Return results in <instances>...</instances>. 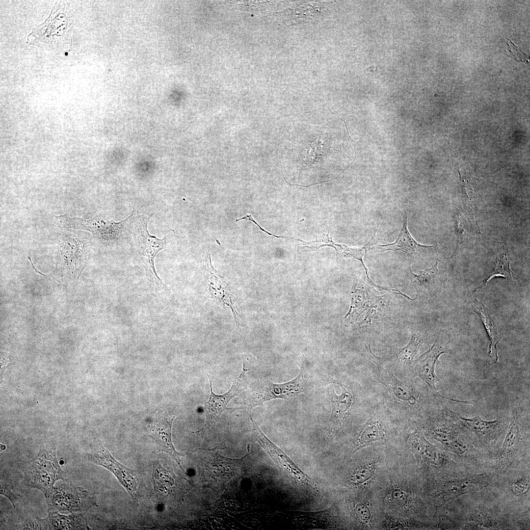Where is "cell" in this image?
<instances>
[{"label":"cell","instance_id":"obj_1","mask_svg":"<svg viewBox=\"0 0 530 530\" xmlns=\"http://www.w3.org/2000/svg\"><path fill=\"white\" fill-rule=\"evenodd\" d=\"M56 449L47 445L42 446L34 458L21 465L25 484L40 490L45 496L52 491L57 480L68 481L57 460Z\"/></svg>","mask_w":530,"mask_h":530},{"label":"cell","instance_id":"obj_2","mask_svg":"<svg viewBox=\"0 0 530 530\" xmlns=\"http://www.w3.org/2000/svg\"><path fill=\"white\" fill-rule=\"evenodd\" d=\"M151 216L140 215L131 225L134 242L132 246L145 269L148 280L157 288L162 289L166 287L156 273L154 259L157 254L164 247L165 238L159 239L149 234L147 224Z\"/></svg>","mask_w":530,"mask_h":530},{"label":"cell","instance_id":"obj_3","mask_svg":"<svg viewBox=\"0 0 530 530\" xmlns=\"http://www.w3.org/2000/svg\"><path fill=\"white\" fill-rule=\"evenodd\" d=\"M87 458L89 461L111 472L133 501L136 502L144 495L146 487L140 474L119 462L101 443L93 447L87 454Z\"/></svg>","mask_w":530,"mask_h":530},{"label":"cell","instance_id":"obj_4","mask_svg":"<svg viewBox=\"0 0 530 530\" xmlns=\"http://www.w3.org/2000/svg\"><path fill=\"white\" fill-rule=\"evenodd\" d=\"M48 510L84 512L97 505L96 496L85 489L64 481L45 496Z\"/></svg>","mask_w":530,"mask_h":530},{"label":"cell","instance_id":"obj_5","mask_svg":"<svg viewBox=\"0 0 530 530\" xmlns=\"http://www.w3.org/2000/svg\"><path fill=\"white\" fill-rule=\"evenodd\" d=\"M304 390V375L301 371L295 378L288 382L275 384L263 381L256 387L250 388L243 405L250 411L265 401L277 398L287 399L298 396Z\"/></svg>","mask_w":530,"mask_h":530},{"label":"cell","instance_id":"obj_6","mask_svg":"<svg viewBox=\"0 0 530 530\" xmlns=\"http://www.w3.org/2000/svg\"><path fill=\"white\" fill-rule=\"evenodd\" d=\"M247 371L248 369L243 362L239 375L235 379L228 391L222 395H216L213 393L212 379L207 374L210 381V394L205 404L206 420L203 427L196 433L203 435L207 430L213 427L219 420L223 412L228 409L227 406L230 401L235 397L239 396L246 388V374Z\"/></svg>","mask_w":530,"mask_h":530},{"label":"cell","instance_id":"obj_7","mask_svg":"<svg viewBox=\"0 0 530 530\" xmlns=\"http://www.w3.org/2000/svg\"><path fill=\"white\" fill-rule=\"evenodd\" d=\"M443 410L446 416L475 434L480 444L484 446L495 443L506 427L505 421L503 419L488 421L478 416L471 418L464 417L445 406Z\"/></svg>","mask_w":530,"mask_h":530},{"label":"cell","instance_id":"obj_8","mask_svg":"<svg viewBox=\"0 0 530 530\" xmlns=\"http://www.w3.org/2000/svg\"><path fill=\"white\" fill-rule=\"evenodd\" d=\"M438 421L430 429L435 439L457 455H462L472 451L473 447L462 426L446 418Z\"/></svg>","mask_w":530,"mask_h":530},{"label":"cell","instance_id":"obj_9","mask_svg":"<svg viewBox=\"0 0 530 530\" xmlns=\"http://www.w3.org/2000/svg\"><path fill=\"white\" fill-rule=\"evenodd\" d=\"M65 227L88 231L98 237L107 240L118 239L130 215L126 219L115 222L99 218L71 217L66 214L56 216Z\"/></svg>","mask_w":530,"mask_h":530},{"label":"cell","instance_id":"obj_10","mask_svg":"<svg viewBox=\"0 0 530 530\" xmlns=\"http://www.w3.org/2000/svg\"><path fill=\"white\" fill-rule=\"evenodd\" d=\"M445 353H450V350L440 332L432 346L414 363L416 375L427 384L433 394L439 396H442L437 392L435 384L440 380L435 372V364L439 356Z\"/></svg>","mask_w":530,"mask_h":530},{"label":"cell","instance_id":"obj_11","mask_svg":"<svg viewBox=\"0 0 530 530\" xmlns=\"http://www.w3.org/2000/svg\"><path fill=\"white\" fill-rule=\"evenodd\" d=\"M490 476L479 474L463 477H452L442 483L437 493L445 503L464 494L477 491L490 483Z\"/></svg>","mask_w":530,"mask_h":530},{"label":"cell","instance_id":"obj_12","mask_svg":"<svg viewBox=\"0 0 530 530\" xmlns=\"http://www.w3.org/2000/svg\"><path fill=\"white\" fill-rule=\"evenodd\" d=\"M525 439L520 423L512 416L504 442L498 454L499 467L507 470L521 455L524 448Z\"/></svg>","mask_w":530,"mask_h":530},{"label":"cell","instance_id":"obj_13","mask_svg":"<svg viewBox=\"0 0 530 530\" xmlns=\"http://www.w3.org/2000/svg\"><path fill=\"white\" fill-rule=\"evenodd\" d=\"M249 417L252 424V432L256 439L274 462L296 479L316 489L307 476L292 462L285 453L265 436L250 414H249Z\"/></svg>","mask_w":530,"mask_h":530},{"label":"cell","instance_id":"obj_14","mask_svg":"<svg viewBox=\"0 0 530 530\" xmlns=\"http://www.w3.org/2000/svg\"><path fill=\"white\" fill-rule=\"evenodd\" d=\"M175 416L167 413L162 414L155 418L149 426L150 436L155 441L159 449L167 453L178 465L180 469L185 473L181 463V456L175 449L171 435V427Z\"/></svg>","mask_w":530,"mask_h":530},{"label":"cell","instance_id":"obj_15","mask_svg":"<svg viewBox=\"0 0 530 530\" xmlns=\"http://www.w3.org/2000/svg\"><path fill=\"white\" fill-rule=\"evenodd\" d=\"M226 446L221 444L212 449H199L204 454L206 466L209 474L212 477H226L231 478L237 475L239 465H241L245 458L250 453V445H248L247 454L239 459L226 457L219 454L217 450L226 449Z\"/></svg>","mask_w":530,"mask_h":530},{"label":"cell","instance_id":"obj_16","mask_svg":"<svg viewBox=\"0 0 530 530\" xmlns=\"http://www.w3.org/2000/svg\"><path fill=\"white\" fill-rule=\"evenodd\" d=\"M436 247L434 245L419 244L412 238L407 229V216L405 212L403 215V226L396 241L390 244H377L371 249L381 252L388 250L400 251L408 257L415 258L431 253L435 250Z\"/></svg>","mask_w":530,"mask_h":530},{"label":"cell","instance_id":"obj_17","mask_svg":"<svg viewBox=\"0 0 530 530\" xmlns=\"http://www.w3.org/2000/svg\"><path fill=\"white\" fill-rule=\"evenodd\" d=\"M471 304L473 311L478 314L482 321L489 337L486 362L489 365L495 364L498 361L497 344L502 337L499 334L496 325L489 315L487 308L476 297L471 301Z\"/></svg>","mask_w":530,"mask_h":530},{"label":"cell","instance_id":"obj_18","mask_svg":"<svg viewBox=\"0 0 530 530\" xmlns=\"http://www.w3.org/2000/svg\"><path fill=\"white\" fill-rule=\"evenodd\" d=\"M438 262L437 258L430 268L420 271L419 275L413 273L410 269L412 281L417 294L432 295L440 289L445 276L438 269Z\"/></svg>","mask_w":530,"mask_h":530},{"label":"cell","instance_id":"obj_19","mask_svg":"<svg viewBox=\"0 0 530 530\" xmlns=\"http://www.w3.org/2000/svg\"><path fill=\"white\" fill-rule=\"evenodd\" d=\"M48 516L43 519L45 530H86L89 527L84 512L72 513L69 515L58 511L48 510Z\"/></svg>","mask_w":530,"mask_h":530},{"label":"cell","instance_id":"obj_20","mask_svg":"<svg viewBox=\"0 0 530 530\" xmlns=\"http://www.w3.org/2000/svg\"><path fill=\"white\" fill-rule=\"evenodd\" d=\"M410 442L420 458L427 464L438 467L448 460L446 455L427 441L420 432L413 434Z\"/></svg>","mask_w":530,"mask_h":530},{"label":"cell","instance_id":"obj_21","mask_svg":"<svg viewBox=\"0 0 530 530\" xmlns=\"http://www.w3.org/2000/svg\"><path fill=\"white\" fill-rule=\"evenodd\" d=\"M496 264L493 271L485 278L481 280L475 288L473 290L472 294L477 290L485 287L488 282L492 278L502 276L506 279L514 281L516 278L514 273L510 270L509 266V256L507 247L503 243L499 242L496 251Z\"/></svg>","mask_w":530,"mask_h":530},{"label":"cell","instance_id":"obj_22","mask_svg":"<svg viewBox=\"0 0 530 530\" xmlns=\"http://www.w3.org/2000/svg\"><path fill=\"white\" fill-rule=\"evenodd\" d=\"M369 353L372 359L377 365L380 372V374L382 382L386 385L390 392L392 393L398 398L404 401H409L410 404H413L420 398L425 397L423 396L417 398L412 395L411 391L404 384L396 378L392 373L384 370L377 357L372 354L370 349Z\"/></svg>","mask_w":530,"mask_h":530},{"label":"cell","instance_id":"obj_23","mask_svg":"<svg viewBox=\"0 0 530 530\" xmlns=\"http://www.w3.org/2000/svg\"><path fill=\"white\" fill-rule=\"evenodd\" d=\"M473 524L480 528L488 529H503L507 528L504 522L500 520L490 509L482 505L477 506L469 518Z\"/></svg>","mask_w":530,"mask_h":530},{"label":"cell","instance_id":"obj_24","mask_svg":"<svg viewBox=\"0 0 530 530\" xmlns=\"http://www.w3.org/2000/svg\"><path fill=\"white\" fill-rule=\"evenodd\" d=\"M411 333V338L409 343L405 346L398 349V356L401 362L406 365H409L413 361L426 336L425 332L422 330H412Z\"/></svg>","mask_w":530,"mask_h":530},{"label":"cell","instance_id":"obj_25","mask_svg":"<svg viewBox=\"0 0 530 530\" xmlns=\"http://www.w3.org/2000/svg\"><path fill=\"white\" fill-rule=\"evenodd\" d=\"M341 387L343 390L342 393L340 395H337L334 390L330 392L332 413L339 418L343 417L344 414L350 407L353 401L351 393L346 390L343 385H341Z\"/></svg>","mask_w":530,"mask_h":530},{"label":"cell","instance_id":"obj_26","mask_svg":"<svg viewBox=\"0 0 530 530\" xmlns=\"http://www.w3.org/2000/svg\"><path fill=\"white\" fill-rule=\"evenodd\" d=\"M325 246H329L333 247L337 252V259L338 257L344 258H353L359 260L362 264L367 275L368 280L371 279L368 274V269L366 267L363 261V257L366 253V249L363 246L362 248H350L344 244H336L333 242L331 238L328 236L325 241Z\"/></svg>","mask_w":530,"mask_h":530},{"label":"cell","instance_id":"obj_27","mask_svg":"<svg viewBox=\"0 0 530 530\" xmlns=\"http://www.w3.org/2000/svg\"><path fill=\"white\" fill-rule=\"evenodd\" d=\"M383 438V434L379 425L376 423L369 424L364 429L360 437L361 445H366L378 441Z\"/></svg>","mask_w":530,"mask_h":530},{"label":"cell","instance_id":"obj_28","mask_svg":"<svg viewBox=\"0 0 530 530\" xmlns=\"http://www.w3.org/2000/svg\"><path fill=\"white\" fill-rule=\"evenodd\" d=\"M354 291L352 297L351 308L346 317L349 316L353 313L357 315V313L359 314L363 312V310L368 306L370 301L368 295L366 294V292H365L362 290H357L355 287H354Z\"/></svg>","mask_w":530,"mask_h":530},{"label":"cell","instance_id":"obj_29","mask_svg":"<svg viewBox=\"0 0 530 530\" xmlns=\"http://www.w3.org/2000/svg\"><path fill=\"white\" fill-rule=\"evenodd\" d=\"M530 487L529 476H523L513 480L509 484V489L513 495L522 496L528 493Z\"/></svg>","mask_w":530,"mask_h":530},{"label":"cell","instance_id":"obj_30","mask_svg":"<svg viewBox=\"0 0 530 530\" xmlns=\"http://www.w3.org/2000/svg\"><path fill=\"white\" fill-rule=\"evenodd\" d=\"M456 223L458 238L460 242H462L464 238L468 237L469 233L468 223L466 220H465V217L461 216L457 218Z\"/></svg>","mask_w":530,"mask_h":530},{"label":"cell","instance_id":"obj_31","mask_svg":"<svg viewBox=\"0 0 530 530\" xmlns=\"http://www.w3.org/2000/svg\"><path fill=\"white\" fill-rule=\"evenodd\" d=\"M11 484L7 482L6 480L1 478L0 480V494L6 497L12 504L13 507H15V502L17 500V497L12 492Z\"/></svg>","mask_w":530,"mask_h":530},{"label":"cell","instance_id":"obj_32","mask_svg":"<svg viewBox=\"0 0 530 530\" xmlns=\"http://www.w3.org/2000/svg\"><path fill=\"white\" fill-rule=\"evenodd\" d=\"M511 45H509L507 44V46L509 48V51L512 55L515 58L517 61L524 63L527 62L529 63V57L524 53H523L520 49H518L510 41Z\"/></svg>","mask_w":530,"mask_h":530},{"label":"cell","instance_id":"obj_33","mask_svg":"<svg viewBox=\"0 0 530 530\" xmlns=\"http://www.w3.org/2000/svg\"><path fill=\"white\" fill-rule=\"evenodd\" d=\"M371 475L372 472L370 468L364 466L357 471L355 478L358 482L362 483L370 479Z\"/></svg>","mask_w":530,"mask_h":530},{"label":"cell","instance_id":"obj_34","mask_svg":"<svg viewBox=\"0 0 530 530\" xmlns=\"http://www.w3.org/2000/svg\"><path fill=\"white\" fill-rule=\"evenodd\" d=\"M356 511L358 516L363 520H368L371 514L369 508L364 504H358L356 507Z\"/></svg>","mask_w":530,"mask_h":530},{"label":"cell","instance_id":"obj_35","mask_svg":"<svg viewBox=\"0 0 530 530\" xmlns=\"http://www.w3.org/2000/svg\"><path fill=\"white\" fill-rule=\"evenodd\" d=\"M392 498L397 504L402 505L406 504L407 497L405 494L399 490H397L393 492Z\"/></svg>","mask_w":530,"mask_h":530},{"label":"cell","instance_id":"obj_36","mask_svg":"<svg viewBox=\"0 0 530 530\" xmlns=\"http://www.w3.org/2000/svg\"><path fill=\"white\" fill-rule=\"evenodd\" d=\"M242 219L248 220L252 221L253 222H254L256 225H257L259 227L260 229H261L262 231L265 232V233L268 234L269 235L273 236H274L275 237H276V238H282V236H277L272 235V234L267 232V231H265L263 228H262L252 218L251 215H245V216H244V217H242L241 218L237 219L236 220V221L237 222L238 221H239V220H242Z\"/></svg>","mask_w":530,"mask_h":530}]
</instances>
